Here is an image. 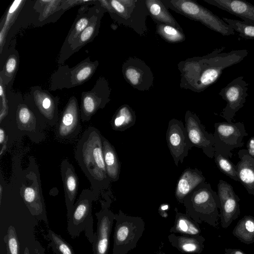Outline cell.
<instances>
[{"label":"cell","mask_w":254,"mask_h":254,"mask_svg":"<svg viewBox=\"0 0 254 254\" xmlns=\"http://www.w3.org/2000/svg\"><path fill=\"white\" fill-rule=\"evenodd\" d=\"M225 49L221 47L202 57L180 62L178 68L181 73V87L202 92L219 78L224 69L239 63L248 54L246 49L223 52Z\"/></svg>","instance_id":"6da1fadb"},{"label":"cell","mask_w":254,"mask_h":254,"mask_svg":"<svg viewBox=\"0 0 254 254\" xmlns=\"http://www.w3.org/2000/svg\"><path fill=\"white\" fill-rule=\"evenodd\" d=\"M102 136L97 128L89 127L78 140L75 151V158L97 198L110 183L104 159Z\"/></svg>","instance_id":"7a4b0ae2"},{"label":"cell","mask_w":254,"mask_h":254,"mask_svg":"<svg viewBox=\"0 0 254 254\" xmlns=\"http://www.w3.org/2000/svg\"><path fill=\"white\" fill-rule=\"evenodd\" d=\"M186 213L198 224L205 222L217 228L221 205L217 192L206 182L186 196L183 203Z\"/></svg>","instance_id":"3957f363"},{"label":"cell","mask_w":254,"mask_h":254,"mask_svg":"<svg viewBox=\"0 0 254 254\" xmlns=\"http://www.w3.org/2000/svg\"><path fill=\"white\" fill-rule=\"evenodd\" d=\"M97 197L93 191L83 190L72 208L67 212V231L74 239L84 232V235L92 244L94 240L92 217V204Z\"/></svg>","instance_id":"277c9868"},{"label":"cell","mask_w":254,"mask_h":254,"mask_svg":"<svg viewBox=\"0 0 254 254\" xmlns=\"http://www.w3.org/2000/svg\"><path fill=\"white\" fill-rule=\"evenodd\" d=\"M166 7L198 21L223 36L235 34V31L222 19L192 0H161Z\"/></svg>","instance_id":"5b68a950"},{"label":"cell","mask_w":254,"mask_h":254,"mask_svg":"<svg viewBox=\"0 0 254 254\" xmlns=\"http://www.w3.org/2000/svg\"><path fill=\"white\" fill-rule=\"evenodd\" d=\"M112 254H127L137 246L145 229L142 218L125 214L121 210L115 214Z\"/></svg>","instance_id":"8992f818"},{"label":"cell","mask_w":254,"mask_h":254,"mask_svg":"<svg viewBox=\"0 0 254 254\" xmlns=\"http://www.w3.org/2000/svg\"><path fill=\"white\" fill-rule=\"evenodd\" d=\"M113 9V18L120 24L133 29L140 36L148 32L146 18L149 15L145 0H109Z\"/></svg>","instance_id":"52a82bcc"},{"label":"cell","mask_w":254,"mask_h":254,"mask_svg":"<svg viewBox=\"0 0 254 254\" xmlns=\"http://www.w3.org/2000/svg\"><path fill=\"white\" fill-rule=\"evenodd\" d=\"M214 149L229 159L233 156L232 151L244 145L243 139L248 135L243 122H219L214 124Z\"/></svg>","instance_id":"ba28073f"},{"label":"cell","mask_w":254,"mask_h":254,"mask_svg":"<svg viewBox=\"0 0 254 254\" xmlns=\"http://www.w3.org/2000/svg\"><path fill=\"white\" fill-rule=\"evenodd\" d=\"M249 84L240 76L222 88L219 95L226 101V105L222 110L220 116L227 122L232 123L236 113L241 109L246 101Z\"/></svg>","instance_id":"9c48e42d"},{"label":"cell","mask_w":254,"mask_h":254,"mask_svg":"<svg viewBox=\"0 0 254 254\" xmlns=\"http://www.w3.org/2000/svg\"><path fill=\"white\" fill-rule=\"evenodd\" d=\"M185 121V127L192 147L200 148L207 157L214 158L215 152L213 134L208 132L198 117L190 111L186 113Z\"/></svg>","instance_id":"30bf717a"},{"label":"cell","mask_w":254,"mask_h":254,"mask_svg":"<svg viewBox=\"0 0 254 254\" xmlns=\"http://www.w3.org/2000/svg\"><path fill=\"white\" fill-rule=\"evenodd\" d=\"M166 140L175 165L182 163L192 147L189 140L185 126L181 121L173 119L168 123Z\"/></svg>","instance_id":"8fae6325"},{"label":"cell","mask_w":254,"mask_h":254,"mask_svg":"<svg viewBox=\"0 0 254 254\" xmlns=\"http://www.w3.org/2000/svg\"><path fill=\"white\" fill-rule=\"evenodd\" d=\"M122 73L127 82L140 91H148L153 85L154 76L150 68L137 58L127 59L123 64Z\"/></svg>","instance_id":"7c38bea8"},{"label":"cell","mask_w":254,"mask_h":254,"mask_svg":"<svg viewBox=\"0 0 254 254\" xmlns=\"http://www.w3.org/2000/svg\"><path fill=\"white\" fill-rule=\"evenodd\" d=\"M101 209L96 213L97 230L92 244L93 254H108L115 214L107 201H101Z\"/></svg>","instance_id":"4fadbf2b"},{"label":"cell","mask_w":254,"mask_h":254,"mask_svg":"<svg viewBox=\"0 0 254 254\" xmlns=\"http://www.w3.org/2000/svg\"><path fill=\"white\" fill-rule=\"evenodd\" d=\"M217 194L221 205V225L222 228H227L240 215V198L235 192L232 186L222 180H220L217 185Z\"/></svg>","instance_id":"5bb4252c"},{"label":"cell","mask_w":254,"mask_h":254,"mask_svg":"<svg viewBox=\"0 0 254 254\" xmlns=\"http://www.w3.org/2000/svg\"><path fill=\"white\" fill-rule=\"evenodd\" d=\"M80 113L75 100L70 101L65 108L57 126V136L63 140L77 136L81 130Z\"/></svg>","instance_id":"9a60e30c"},{"label":"cell","mask_w":254,"mask_h":254,"mask_svg":"<svg viewBox=\"0 0 254 254\" xmlns=\"http://www.w3.org/2000/svg\"><path fill=\"white\" fill-rule=\"evenodd\" d=\"M61 173L68 212L75 202L78 189V179L73 165L67 159H64L61 162Z\"/></svg>","instance_id":"2e32d148"},{"label":"cell","mask_w":254,"mask_h":254,"mask_svg":"<svg viewBox=\"0 0 254 254\" xmlns=\"http://www.w3.org/2000/svg\"><path fill=\"white\" fill-rule=\"evenodd\" d=\"M205 182V178L197 168L186 169L180 176L176 184L175 197L177 201L183 203L185 198L197 186Z\"/></svg>","instance_id":"e0dca14e"},{"label":"cell","mask_w":254,"mask_h":254,"mask_svg":"<svg viewBox=\"0 0 254 254\" xmlns=\"http://www.w3.org/2000/svg\"><path fill=\"white\" fill-rule=\"evenodd\" d=\"M232 14L244 21L254 24V5L243 0H203Z\"/></svg>","instance_id":"ac0fdd59"},{"label":"cell","mask_w":254,"mask_h":254,"mask_svg":"<svg viewBox=\"0 0 254 254\" xmlns=\"http://www.w3.org/2000/svg\"><path fill=\"white\" fill-rule=\"evenodd\" d=\"M238 155L240 161L235 167L239 182L250 194L254 196V156L247 149H240Z\"/></svg>","instance_id":"d6986e66"},{"label":"cell","mask_w":254,"mask_h":254,"mask_svg":"<svg viewBox=\"0 0 254 254\" xmlns=\"http://www.w3.org/2000/svg\"><path fill=\"white\" fill-rule=\"evenodd\" d=\"M168 238L171 245L182 253L200 254L204 248L205 239L201 235L190 236L171 233Z\"/></svg>","instance_id":"ffe728a7"},{"label":"cell","mask_w":254,"mask_h":254,"mask_svg":"<svg viewBox=\"0 0 254 254\" xmlns=\"http://www.w3.org/2000/svg\"><path fill=\"white\" fill-rule=\"evenodd\" d=\"M150 16L156 24H167L183 30L161 0H145Z\"/></svg>","instance_id":"44dd1931"},{"label":"cell","mask_w":254,"mask_h":254,"mask_svg":"<svg viewBox=\"0 0 254 254\" xmlns=\"http://www.w3.org/2000/svg\"><path fill=\"white\" fill-rule=\"evenodd\" d=\"M174 225L170 228L171 233L181 235L198 236L201 232L199 224L194 221L189 215L178 211L177 208Z\"/></svg>","instance_id":"7402d4cb"},{"label":"cell","mask_w":254,"mask_h":254,"mask_svg":"<svg viewBox=\"0 0 254 254\" xmlns=\"http://www.w3.org/2000/svg\"><path fill=\"white\" fill-rule=\"evenodd\" d=\"M103 152L107 174L110 182L118 180L120 173V164L114 146L102 136Z\"/></svg>","instance_id":"603a6c76"},{"label":"cell","mask_w":254,"mask_h":254,"mask_svg":"<svg viewBox=\"0 0 254 254\" xmlns=\"http://www.w3.org/2000/svg\"><path fill=\"white\" fill-rule=\"evenodd\" d=\"M136 121L134 111L128 105L121 106L112 121L111 126L114 130L123 131L133 126Z\"/></svg>","instance_id":"cb8c5ba5"},{"label":"cell","mask_w":254,"mask_h":254,"mask_svg":"<svg viewBox=\"0 0 254 254\" xmlns=\"http://www.w3.org/2000/svg\"><path fill=\"white\" fill-rule=\"evenodd\" d=\"M233 235L241 242L249 245L254 243V217L245 215L239 220Z\"/></svg>","instance_id":"d4e9b609"},{"label":"cell","mask_w":254,"mask_h":254,"mask_svg":"<svg viewBox=\"0 0 254 254\" xmlns=\"http://www.w3.org/2000/svg\"><path fill=\"white\" fill-rule=\"evenodd\" d=\"M107 103L102 102L101 99L90 95L85 96L82 100L80 117L82 121H89L97 110L103 108Z\"/></svg>","instance_id":"484cf974"},{"label":"cell","mask_w":254,"mask_h":254,"mask_svg":"<svg viewBox=\"0 0 254 254\" xmlns=\"http://www.w3.org/2000/svg\"><path fill=\"white\" fill-rule=\"evenodd\" d=\"M156 32L165 41L170 43H180L186 39L184 32L167 24H156Z\"/></svg>","instance_id":"4316f807"},{"label":"cell","mask_w":254,"mask_h":254,"mask_svg":"<svg viewBox=\"0 0 254 254\" xmlns=\"http://www.w3.org/2000/svg\"><path fill=\"white\" fill-rule=\"evenodd\" d=\"M48 236L50 245L55 254H75L71 246L61 235L49 230Z\"/></svg>","instance_id":"83f0119b"},{"label":"cell","mask_w":254,"mask_h":254,"mask_svg":"<svg viewBox=\"0 0 254 254\" xmlns=\"http://www.w3.org/2000/svg\"><path fill=\"white\" fill-rule=\"evenodd\" d=\"M222 19L235 31L237 32L240 37L245 39L254 40V24L226 17H223Z\"/></svg>","instance_id":"f1b7e54d"},{"label":"cell","mask_w":254,"mask_h":254,"mask_svg":"<svg viewBox=\"0 0 254 254\" xmlns=\"http://www.w3.org/2000/svg\"><path fill=\"white\" fill-rule=\"evenodd\" d=\"M214 158L218 168L222 173L233 180L239 182L235 165L228 158L224 157L220 153L216 152Z\"/></svg>","instance_id":"f546056e"},{"label":"cell","mask_w":254,"mask_h":254,"mask_svg":"<svg viewBox=\"0 0 254 254\" xmlns=\"http://www.w3.org/2000/svg\"><path fill=\"white\" fill-rule=\"evenodd\" d=\"M35 119L27 107L20 108L17 115V124L20 129L31 131V129H35Z\"/></svg>","instance_id":"4dcf8cb0"},{"label":"cell","mask_w":254,"mask_h":254,"mask_svg":"<svg viewBox=\"0 0 254 254\" xmlns=\"http://www.w3.org/2000/svg\"><path fill=\"white\" fill-rule=\"evenodd\" d=\"M7 254H19V243L15 228L9 226L7 234L4 236Z\"/></svg>","instance_id":"1f68e13d"},{"label":"cell","mask_w":254,"mask_h":254,"mask_svg":"<svg viewBox=\"0 0 254 254\" xmlns=\"http://www.w3.org/2000/svg\"><path fill=\"white\" fill-rule=\"evenodd\" d=\"M21 2L22 0H14L8 10L3 27L0 33V43L1 45L2 44L3 38H4L6 29L8 26L9 22Z\"/></svg>","instance_id":"d6a6232c"},{"label":"cell","mask_w":254,"mask_h":254,"mask_svg":"<svg viewBox=\"0 0 254 254\" xmlns=\"http://www.w3.org/2000/svg\"><path fill=\"white\" fill-rule=\"evenodd\" d=\"M92 72V68L90 66H85L81 68L77 73L76 79L82 81L87 78Z\"/></svg>","instance_id":"836d02e7"},{"label":"cell","mask_w":254,"mask_h":254,"mask_svg":"<svg viewBox=\"0 0 254 254\" xmlns=\"http://www.w3.org/2000/svg\"><path fill=\"white\" fill-rule=\"evenodd\" d=\"M94 32V27L90 25L87 26L81 33L80 40L84 42L87 41L91 36Z\"/></svg>","instance_id":"e575fe53"},{"label":"cell","mask_w":254,"mask_h":254,"mask_svg":"<svg viewBox=\"0 0 254 254\" xmlns=\"http://www.w3.org/2000/svg\"><path fill=\"white\" fill-rule=\"evenodd\" d=\"M88 24V20L86 18L80 19L76 23L75 25V30L77 33H79L82 32L86 27Z\"/></svg>","instance_id":"d590c367"},{"label":"cell","mask_w":254,"mask_h":254,"mask_svg":"<svg viewBox=\"0 0 254 254\" xmlns=\"http://www.w3.org/2000/svg\"><path fill=\"white\" fill-rule=\"evenodd\" d=\"M16 65V59L13 57H10L7 61L5 69L7 72L10 73L14 71Z\"/></svg>","instance_id":"8d00e7d4"},{"label":"cell","mask_w":254,"mask_h":254,"mask_svg":"<svg viewBox=\"0 0 254 254\" xmlns=\"http://www.w3.org/2000/svg\"><path fill=\"white\" fill-rule=\"evenodd\" d=\"M0 143L1 145L0 155L6 149V136L4 130L1 127L0 128Z\"/></svg>","instance_id":"74e56055"},{"label":"cell","mask_w":254,"mask_h":254,"mask_svg":"<svg viewBox=\"0 0 254 254\" xmlns=\"http://www.w3.org/2000/svg\"><path fill=\"white\" fill-rule=\"evenodd\" d=\"M247 149L251 155L254 156V136H253L249 139Z\"/></svg>","instance_id":"f35d334b"},{"label":"cell","mask_w":254,"mask_h":254,"mask_svg":"<svg viewBox=\"0 0 254 254\" xmlns=\"http://www.w3.org/2000/svg\"><path fill=\"white\" fill-rule=\"evenodd\" d=\"M224 254H247L242 250L238 249L226 248Z\"/></svg>","instance_id":"ab89813d"},{"label":"cell","mask_w":254,"mask_h":254,"mask_svg":"<svg viewBox=\"0 0 254 254\" xmlns=\"http://www.w3.org/2000/svg\"><path fill=\"white\" fill-rule=\"evenodd\" d=\"M29 254V251L27 247H26L24 250V254Z\"/></svg>","instance_id":"60d3db41"},{"label":"cell","mask_w":254,"mask_h":254,"mask_svg":"<svg viewBox=\"0 0 254 254\" xmlns=\"http://www.w3.org/2000/svg\"><path fill=\"white\" fill-rule=\"evenodd\" d=\"M157 254H166L164 253H158Z\"/></svg>","instance_id":"b9f144b4"},{"label":"cell","mask_w":254,"mask_h":254,"mask_svg":"<svg viewBox=\"0 0 254 254\" xmlns=\"http://www.w3.org/2000/svg\"></svg>","instance_id":"7bdbcfd3"}]
</instances>
